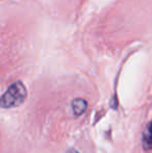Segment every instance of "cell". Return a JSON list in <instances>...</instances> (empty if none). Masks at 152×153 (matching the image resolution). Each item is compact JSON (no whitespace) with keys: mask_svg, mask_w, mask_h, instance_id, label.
<instances>
[{"mask_svg":"<svg viewBox=\"0 0 152 153\" xmlns=\"http://www.w3.org/2000/svg\"><path fill=\"white\" fill-rule=\"evenodd\" d=\"M27 97V91L25 85L21 81H15L8 87L4 94L0 97V107L1 108H14L23 104Z\"/></svg>","mask_w":152,"mask_h":153,"instance_id":"obj_1","label":"cell"},{"mask_svg":"<svg viewBox=\"0 0 152 153\" xmlns=\"http://www.w3.org/2000/svg\"><path fill=\"white\" fill-rule=\"evenodd\" d=\"M72 111L75 116H81L87 107V102L82 98H76L71 103Z\"/></svg>","mask_w":152,"mask_h":153,"instance_id":"obj_2","label":"cell"},{"mask_svg":"<svg viewBox=\"0 0 152 153\" xmlns=\"http://www.w3.org/2000/svg\"><path fill=\"white\" fill-rule=\"evenodd\" d=\"M67 153H80V152H78V151H77V150L73 149V148H71V149H69V150H68Z\"/></svg>","mask_w":152,"mask_h":153,"instance_id":"obj_4","label":"cell"},{"mask_svg":"<svg viewBox=\"0 0 152 153\" xmlns=\"http://www.w3.org/2000/svg\"><path fill=\"white\" fill-rule=\"evenodd\" d=\"M143 146H144V149H146V150L152 149V122L149 123L146 130L144 131V135H143Z\"/></svg>","mask_w":152,"mask_h":153,"instance_id":"obj_3","label":"cell"}]
</instances>
